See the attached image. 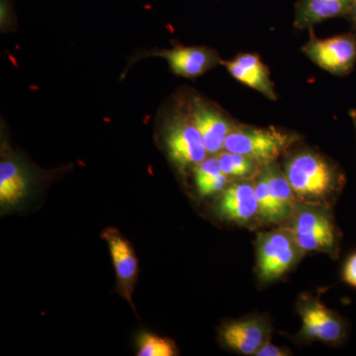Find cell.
<instances>
[{
    "instance_id": "obj_1",
    "label": "cell",
    "mask_w": 356,
    "mask_h": 356,
    "mask_svg": "<svg viewBox=\"0 0 356 356\" xmlns=\"http://www.w3.org/2000/svg\"><path fill=\"white\" fill-rule=\"evenodd\" d=\"M284 173L295 196L322 206L339 193L344 177L334 163L311 151L292 154L285 163Z\"/></svg>"
},
{
    "instance_id": "obj_2",
    "label": "cell",
    "mask_w": 356,
    "mask_h": 356,
    "mask_svg": "<svg viewBox=\"0 0 356 356\" xmlns=\"http://www.w3.org/2000/svg\"><path fill=\"white\" fill-rule=\"evenodd\" d=\"M292 138L274 128L234 127L225 140L224 149L248 156L255 163H274L291 144Z\"/></svg>"
},
{
    "instance_id": "obj_3",
    "label": "cell",
    "mask_w": 356,
    "mask_h": 356,
    "mask_svg": "<svg viewBox=\"0 0 356 356\" xmlns=\"http://www.w3.org/2000/svg\"><path fill=\"white\" fill-rule=\"evenodd\" d=\"M290 231L302 252H330L337 248L336 226L322 206L309 204L297 208Z\"/></svg>"
},
{
    "instance_id": "obj_4",
    "label": "cell",
    "mask_w": 356,
    "mask_h": 356,
    "mask_svg": "<svg viewBox=\"0 0 356 356\" xmlns=\"http://www.w3.org/2000/svg\"><path fill=\"white\" fill-rule=\"evenodd\" d=\"M290 229L262 233L257 240V273L264 282H270L287 273L301 252Z\"/></svg>"
},
{
    "instance_id": "obj_5",
    "label": "cell",
    "mask_w": 356,
    "mask_h": 356,
    "mask_svg": "<svg viewBox=\"0 0 356 356\" xmlns=\"http://www.w3.org/2000/svg\"><path fill=\"white\" fill-rule=\"evenodd\" d=\"M302 51L314 64L334 76H348L356 64V32L318 39L313 33Z\"/></svg>"
},
{
    "instance_id": "obj_6",
    "label": "cell",
    "mask_w": 356,
    "mask_h": 356,
    "mask_svg": "<svg viewBox=\"0 0 356 356\" xmlns=\"http://www.w3.org/2000/svg\"><path fill=\"white\" fill-rule=\"evenodd\" d=\"M165 140L170 158L180 170L197 165L207 156L202 138L191 119L173 122Z\"/></svg>"
},
{
    "instance_id": "obj_7",
    "label": "cell",
    "mask_w": 356,
    "mask_h": 356,
    "mask_svg": "<svg viewBox=\"0 0 356 356\" xmlns=\"http://www.w3.org/2000/svg\"><path fill=\"white\" fill-rule=\"evenodd\" d=\"M102 238L109 247L122 296L132 305V295L137 280L139 264L132 245L117 229H107Z\"/></svg>"
},
{
    "instance_id": "obj_8",
    "label": "cell",
    "mask_w": 356,
    "mask_h": 356,
    "mask_svg": "<svg viewBox=\"0 0 356 356\" xmlns=\"http://www.w3.org/2000/svg\"><path fill=\"white\" fill-rule=\"evenodd\" d=\"M303 332L306 337L327 343H337L346 334V325L336 314L320 302L307 301L300 307Z\"/></svg>"
},
{
    "instance_id": "obj_9",
    "label": "cell",
    "mask_w": 356,
    "mask_h": 356,
    "mask_svg": "<svg viewBox=\"0 0 356 356\" xmlns=\"http://www.w3.org/2000/svg\"><path fill=\"white\" fill-rule=\"evenodd\" d=\"M191 120L200 133L208 154H217L224 149L225 140L234 128L224 115L198 100L192 105Z\"/></svg>"
},
{
    "instance_id": "obj_10",
    "label": "cell",
    "mask_w": 356,
    "mask_h": 356,
    "mask_svg": "<svg viewBox=\"0 0 356 356\" xmlns=\"http://www.w3.org/2000/svg\"><path fill=\"white\" fill-rule=\"evenodd\" d=\"M234 79L248 88L259 91L268 99H276L277 95L270 79V72L261 58L254 54H241L234 60L222 62Z\"/></svg>"
},
{
    "instance_id": "obj_11",
    "label": "cell",
    "mask_w": 356,
    "mask_h": 356,
    "mask_svg": "<svg viewBox=\"0 0 356 356\" xmlns=\"http://www.w3.org/2000/svg\"><path fill=\"white\" fill-rule=\"evenodd\" d=\"M220 214L228 221L245 225L259 216V201L255 194L254 184L238 182L229 186L218 206Z\"/></svg>"
},
{
    "instance_id": "obj_12",
    "label": "cell",
    "mask_w": 356,
    "mask_h": 356,
    "mask_svg": "<svg viewBox=\"0 0 356 356\" xmlns=\"http://www.w3.org/2000/svg\"><path fill=\"white\" fill-rule=\"evenodd\" d=\"M161 56L175 74L184 77L202 76L220 63L222 64L214 51L204 47H178L163 51Z\"/></svg>"
},
{
    "instance_id": "obj_13",
    "label": "cell",
    "mask_w": 356,
    "mask_h": 356,
    "mask_svg": "<svg viewBox=\"0 0 356 356\" xmlns=\"http://www.w3.org/2000/svg\"><path fill=\"white\" fill-rule=\"evenodd\" d=\"M355 0H299L295 6V27L312 29L314 26L337 17H348Z\"/></svg>"
},
{
    "instance_id": "obj_14",
    "label": "cell",
    "mask_w": 356,
    "mask_h": 356,
    "mask_svg": "<svg viewBox=\"0 0 356 356\" xmlns=\"http://www.w3.org/2000/svg\"><path fill=\"white\" fill-rule=\"evenodd\" d=\"M222 337L225 343L243 355H255L266 343L267 329L257 320L236 321L224 327Z\"/></svg>"
},
{
    "instance_id": "obj_15",
    "label": "cell",
    "mask_w": 356,
    "mask_h": 356,
    "mask_svg": "<svg viewBox=\"0 0 356 356\" xmlns=\"http://www.w3.org/2000/svg\"><path fill=\"white\" fill-rule=\"evenodd\" d=\"M261 175L266 178L269 191L282 221L289 216L294 209V199L296 196L292 191L291 185L288 181L285 173L281 172L278 166L273 163L266 165Z\"/></svg>"
},
{
    "instance_id": "obj_16",
    "label": "cell",
    "mask_w": 356,
    "mask_h": 356,
    "mask_svg": "<svg viewBox=\"0 0 356 356\" xmlns=\"http://www.w3.org/2000/svg\"><path fill=\"white\" fill-rule=\"evenodd\" d=\"M27 179L23 170L13 161L0 163V203L2 206L15 205L27 193Z\"/></svg>"
},
{
    "instance_id": "obj_17",
    "label": "cell",
    "mask_w": 356,
    "mask_h": 356,
    "mask_svg": "<svg viewBox=\"0 0 356 356\" xmlns=\"http://www.w3.org/2000/svg\"><path fill=\"white\" fill-rule=\"evenodd\" d=\"M195 184L202 196L212 195L222 191L228 181V177L222 172L219 158L205 159L195 168Z\"/></svg>"
},
{
    "instance_id": "obj_18",
    "label": "cell",
    "mask_w": 356,
    "mask_h": 356,
    "mask_svg": "<svg viewBox=\"0 0 356 356\" xmlns=\"http://www.w3.org/2000/svg\"><path fill=\"white\" fill-rule=\"evenodd\" d=\"M218 158L222 172L227 177H245L254 172L255 161L243 154L227 151Z\"/></svg>"
},
{
    "instance_id": "obj_19",
    "label": "cell",
    "mask_w": 356,
    "mask_h": 356,
    "mask_svg": "<svg viewBox=\"0 0 356 356\" xmlns=\"http://www.w3.org/2000/svg\"><path fill=\"white\" fill-rule=\"evenodd\" d=\"M255 194L259 201V217L264 222H277L281 221L280 213L269 191L266 178L259 177L254 184Z\"/></svg>"
},
{
    "instance_id": "obj_20",
    "label": "cell",
    "mask_w": 356,
    "mask_h": 356,
    "mask_svg": "<svg viewBox=\"0 0 356 356\" xmlns=\"http://www.w3.org/2000/svg\"><path fill=\"white\" fill-rule=\"evenodd\" d=\"M177 355V348L172 341L154 334L144 332L139 337L140 356H173Z\"/></svg>"
},
{
    "instance_id": "obj_21",
    "label": "cell",
    "mask_w": 356,
    "mask_h": 356,
    "mask_svg": "<svg viewBox=\"0 0 356 356\" xmlns=\"http://www.w3.org/2000/svg\"><path fill=\"white\" fill-rule=\"evenodd\" d=\"M343 276L348 284L356 288V252L344 264Z\"/></svg>"
},
{
    "instance_id": "obj_22",
    "label": "cell",
    "mask_w": 356,
    "mask_h": 356,
    "mask_svg": "<svg viewBox=\"0 0 356 356\" xmlns=\"http://www.w3.org/2000/svg\"><path fill=\"white\" fill-rule=\"evenodd\" d=\"M255 355L259 356H281L286 355L284 351L280 350L277 346H273V344L266 343L264 346L257 351Z\"/></svg>"
},
{
    "instance_id": "obj_23",
    "label": "cell",
    "mask_w": 356,
    "mask_h": 356,
    "mask_svg": "<svg viewBox=\"0 0 356 356\" xmlns=\"http://www.w3.org/2000/svg\"><path fill=\"white\" fill-rule=\"evenodd\" d=\"M348 18L350 20L353 29L356 31V0L353 1V7H351V10L350 14H348Z\"/></svg>"
},
{
    "instance_id": "obj_24",
    "label": "cell",
    "mask_w": 356,
    "mask_h": 356,
    "mask_svg": "<svg viewBox=\"0 0 356 356\" xmlns=\"http://www.w3.org/2000/svg\"><path fill=\"white\" fill-rule=\"evenodd\" d=\"M350 116L351 121H353V125H355V133H356V109L350 110Z\"/></svg>"
}]
</instances>
